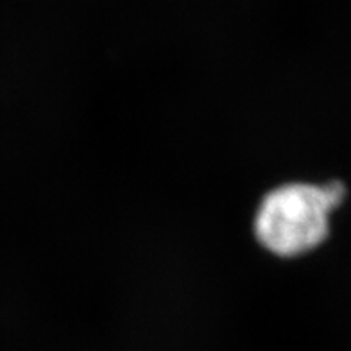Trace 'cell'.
Segmentation results:
<instances>
[{
    "label": "cell",
    "mask_w": 351,
    "mask_h": 351,
    "mask_svg": "<svg viewBox=\"0 0 351 351\" xmlns=\"http://www.w3.org/2000/svg\"><path fill=\"white\" fill-rule=\"evenodd\" d=\"M346 197L339 181L287 183L263 195L254 213V235L262 247L282 258L312 253L330 235L333 212Z\"/></svg>",
    "instance_id": "obj_1"
}]
</instances>
